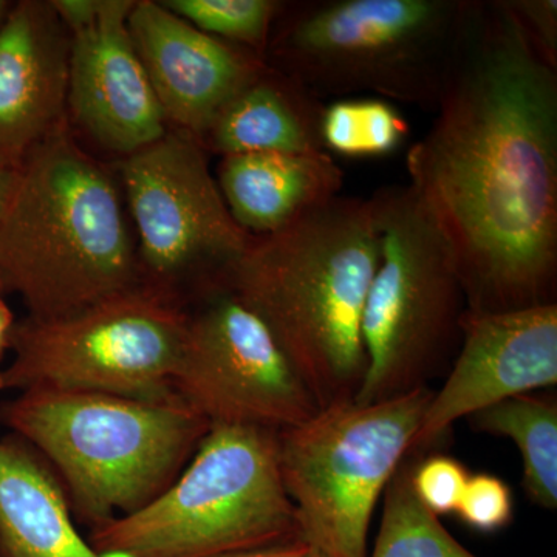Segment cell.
<instances>
[{
	"label": "cell",
	"instance_id": "5b68a950",
	"mask_svg": "<svg viewBox=\"0 0 557 557\" xmlns=\"http://www.w3.org/2000/svg\"><path fill=\"white\" fill-rule=\"evenodd\" d=\"M471 3L284 2L263 60L324 102L366 94L435 112Z\"/></svg>",
	"mask_w": 557,
	"mask_h": 557
},
{
	"label": "cell",
	"instance_id": "d6986e66",
	"mask_svg": "<svg viewBox=\"0 0 557 557\" xmlns=\"http://www.w3.org/2000/svg\"><path fill=\"white\" fill-rule=\"evenodd\" d=\"M472 429L518 445L523 490L537 507H557V403L549 395H516L472 413Z\"/></svg>",
	"mask_w": 557,
	"mask_h": 557
},
{
	"label": "cell",
	"instance_id": "484cf974",
	"mask_svg": "<svg viewBox=\"0 0 557 557\" xmlns=\"http://www.w3.org/2000/svg\"><path fill=\"white\" fill-rule=\"evenodd\" d=\"M310 545L298 541L285 542V544L270 545V547L245 549V552L226 553L214 557H306L310 552Z\"/></svg>",
	"mask_w": 557,
	"mask_h": 557
},
{
	"label": "cell",
	"instance_id": "5bb4252c",
	"mask_svg": "<svg viewBox=\"0 0 557 557\" xmlns=\"http://www.w3.org/2000/svg\"><path fill=\"white\" fill-rule=\"evenodd\" d=\"M127 24L164 116L199 141L267 67L259 54L212 38L161 2H134Z\"/></svg>",
	"mask_w": 557,
	"mask_h": 557
},
{
	"label": "cell",
	"instance_id": "277c9868",
	"mask_svg": "<svg viewBox=\"0 0 557 557\" xmlns=\"http://www.w3.org/2000/svg\"><path fill=\"white\" fill-rule=\"evenodd\" d=\"M0 418L54 468L73 508L94 528L159 496L211 428L178 397L50 388L16 394Z\"/></svg>",
	"mask_w": 557,
	"mask_h": 557
},
{
	"label": "cell",
	"instance_id": "e0dca14e",
	"mask_svg": "<svg viewBox=\"0 0 557 557\" xmlns=\"http://www.w3.org/2000/svg\"><path fill=\"white\" fill-rule=\"evenodd\" d=\"M0 557H101L79 536L58 475L16 435L0 440Z\"/></svg>",
	"mask_w": 557,
	"mask_h": 557
},
{
	"label": "cell",
	"instance_id": "4fadbf2b",
	"mask_svg": "<svg viewBox=\"0 0 557 557\" xmlns=\"http://www.w3.org/2000/svg\"><path fill=\"white\" fill-rule=\"evenodd\" d=\"M556 383L557 302L491 313L467 310L460 347L410 453L426 449L461 418Z\"/></svg>",
	"mask_w": 557,
	"mask_h": 557
},
{
	"label": "cell",
	"instance_id": "f546056e",
	"mask_svg": "<svg viewBox=\"0 0 557 557\" xmlns=\"http://www.w3.org/2000/svg\"><path fill=\"white\" fill-rule=\"evenodd\" d=\"M306 557H325V555H322V553L317 548H310V552L307 553Z\"/></svg>",
	"mask_w": 557,
	"mask_h": 557
},
{
	"label": "cell",
	"instance_id": "8fae6325",
	"mask_svg": "<svg viewBox=\"0 0 557 557\" xmlns=\"http://www.w3.org/2000/svg\"><path fill=\"white\" fill-rule=\"evenodd\" d=\"M121 178L152 276L203 273L215 285L247 248L251 236L231 218L208 150L193 135L166 132L124 157Z\"/></svg>",
	"mask_w": 557,
	"mask_h": 557
},
{
	"label": "cell",
	"instance_id": "7402d4cb",
	"mask_svg": "<svg viewBox=\"0 0 557 557\" xmlns=\"http://www.w3.org/2000/svg\"><path fill=\"white\" fill-rule=\"evenodd\" d=\"M193 27L265 57L284 2L276 0H166L161 2Z\"/></svg>",
	"mask_w": 557,
	"mask_h": 557
},
{
	"label": "cell",
	"instance_id": "2e32d148",
	"mask_svg": "<svg viewBox=\"0 0 557 557\" xmlns=\"http://www.w3.org/2000/svg\"><path fill=\"white\" fill-rule=\"evenodd\" d=\"M218 185L234 222L262 237L341 196L344 172L327 152L244 153L223 157Z\"/></svg>",
	"mask_w": 557,
	"mask_h": 557
},
{
	"label": "cell",
	"instance_id": "7c38bea8",
	"mask_svg": "<svg viewBox=\"0 0 557 557\" xmlns=\"http://www.w3.org/2000/svg\"><path fill=\"white\" fill-rule=\"evenodd\" d=\"M70 36L67 108L102 148L127 157L166 134L129 32L132 0H53Z\"/></svg>",
	"mask_w": 557,
	"mask_h": 557
},
{
	"label": "cell",
	"instance_id": "3957f363",
	"mask_svg": "<svg viewBox=\"0 0 557 557\" xmlns=\"http://www.w3.org/2000/svg\"><path fill=\"white\" fill-rule=\"evenodd\" d=\"M119 185L65 124L25 157L0 218V288L35 321L65 318L138 285Z\"/></svg>",
	"mask_w": 557,
	"mask_h": 557
},
{
	"label": "cell",
	"instance_id": "cb8c5ba5",
	"mask_svg": "<svg viewBox=\"0 0 557 557\" xmlns=\"http://www.w3.org/2000/svg\"><path fill=\"white\" fill-rule=\"evenodd\" d=\"M456 512L472 530L494 533L511 522V491L496 475H469Z\"/></svg>",
	"mask_w": 557,
	"mask_h": 557
},
{
	"label": "cell",
	"instance_id": "8992f818",
	"mask_svg": "<svg viewBox=\"0 0 557 557\" xmlns=\"http://www.w3.org/2000/svg\"><path fill=\"white\" fill-rule=\"evenodd\" d=\"M298 539L277 432L211 426L166 490L95 527L90 545L101 557H214Z\"/></svg>",
	"mask_w": 557,
	"mask_h": 557
},
{
	"label": "cell",
	"instance_id": "7a4b0ae2",
	"mask_svg": "<svg viewBox=\"0 0 557 557\" xmlns=\"http://www.w3.org/2000/svg\"><path fill=\"white\" fill-rule=\"evenodd\" d=\"M380 259L372 199L338 196L287 228L249 237L218 284L262 319L322 409L361 388L362 313Z\"/></svg>",
	"mask_w": 557,
	"mask_h": 557
},
{
	"label": "cell",
	"instance_id": "9c48e42d",
	"mask_svg": "<svg viewBox=\"0 0 557 557\" xmlns=\"http://www.w3.org/2000/svg\"><path fill=\"white\" fill-rule=\"evenodd\" d=\"M188 318L163 293L134 288L70 317L14 325L0 391L33 388L168 399Z\"/></svg>",
	"mask_w": 557,
	"mask_h": 557
},
{
	"label": "cell",
	"instance_id": "d4e9b609",
	"mask_svg": "<svg viewBox=\"0 0 557 557\" xmlns=\"http://www.w3.org/2000/svg\"><path fill=\"white\" fill-rule=\"evenodd\" d=\"M531 47L557 69V0H505Z\"/></svg>",
	"mask_w": 557,
	"mask_h": 557
},
{
	"label": "cell",
	"instance_id": "ffe728a7",
	"mask_svg": "<svg viewBox=\"0 0 557 557\" xmlns=\"http://www.w3.org/2000/svg\"><path fill=\"white\" fill-rule=\"evenodd\" d=\"M416 453L406 456L384 491L383 518L370 557H478L450 536L412 487Z\"/></svg>",
	"mask_w": 557,
	"mask_h": 557
},
{
	"label": "cell",
	"instance_id": "9a60e30c",
	"mask_svg": "<svg viewBox=\"0 0 557 557\" xmlns=\"http://www.w3.org/2000/svg\"><path fill=\"white\" fill-rule=\"evenodd\" d=\"M69 50L51 2L24 0L0 24V168L16 170L65 124Z\"/></svg>",
	"mask_w": 557,
	"mask_h": 557
},
{
	"label": "cell",
	"instance_id": "30bf717a",
	"mask_svg": "<svg viewBox=\"0 0 557 557\" xmlns=\"http://www.w3.org/2000/svg\"><path fill=\"white\" fill-rule=\"evenodd\" d=\"M188 318L174 392L209 426L278 432L309 420L319 405L262 319L215 284Z\"/></svg>",
	"mask_w": 557,
	"mask_h": 557
},
{
	"label": "cell",
	"instance_id": "6da1fadb",
	"mask_svg": "<svg viewBox=\"0 0 557 557\" xmlns=\"http://www.w3.org/2000/svg\"><path fill=\"white\" fill-rule=\"evenodd\" d=\"M434 123L406 157L478 313L556 302L557 69L505 0H472Z\"/></svg>",
	"mask_w": 557,
	"mask_h": 557
},
{
	"label": "cell",
	"instance_id": "ac0fdd59",
	"mask_svg": "<svg viewBox=\"0 0 557 557\" xmlns=\"http://www.w3.org/2000/svg\"><path fill=\"white\" fill-rule=\"evenodd\" d=\"M325 102L281 70L267 67L223 108L200 138L208 152H325L321 124Z\"/></svg>",
	"mask_w": 557,
	"mask_h": 557
},
{
	"label": "cell",
	"instance_id": "83f0119b",
	"mask_svg": "<svg viewBox=\"0 0 557 557\" xmlns=\"http://www.w3.org/2000/svg\"><path fill=\"white\" fill-rule=\"evenodd\" d=\"M14 172H16V170L0 168V218H2L3 209H5L7 201H9L11 188H13Z\"/></svg>",
	"mask_w": 557,
	"mask_h": 557
},
{
	"label": "cell",
	"instance_id": "ba28073f",
	"mask_svg": "<svg viewBox=\"0 0 557 557\" xmlns=\"http://www.w3.org/2000/svg\"><path fill=\"white\" fill-rule=\"evenodd\" d=\"M434 391L319 409L277 432L282 482L300 539L325 557H368L370 520L381 494L412 450Z\"/></svg>",
	"mask_w": 557,
	"mask_h": 557
},
{
	"label": "cell",
	"instance_id": "4316f807",
	"mask_svg": "<svg viewBox=\"0 0 557 557\" xmlns=\"http://www.w3.org/2000/svg\"><path fill=\"white\" fill-rule=\"evenodd\" d=\"M13 329V314H11L9 307L0 300V358H2L3 351L10 347Z\"/></svg>",
	"mask_w": 557,
	"mask_h": 557
},
{
	"label": "cell",
	"instance_id": "44dd1931",
	"mask_svg": "<svg viewBox=\"0 0 557 557\" xmlns=\"http://www.w3.org/2000/svg\"><path fill=\"white\" fill-rule=\"evenodd\" d=\"M410 127L394 102L351 97L325 102L321 137L325 152L344 159H383L408 141Z\"/></svg>",
	"mask_w": 557,
	"mask_h": 557
},
{
	"label": "cell",
	"instance_id": "52a82bcc",
	"mask_svg": "<svg viewBox=\"0 0 557 557\" xmlns=\"http://www.w3.org/2000/svg\"><path fill=\"white\" fill-rule=\"evenodd\" d=\"M370 199L381 259L362 313L368 369L354 399L359 405L428 387L453 364L468 310L456 256L416 190L386 186Z\"/></svg>",
	"mask_w": 557,
	"mask_h": 557
},
{
	"label": "cell",
	"instance_id": "603a6c76",
	"mask_svg": "<svg viewBox=\"0 0 557 557\" xmlns=\"http://www.w3.org/2000/svg\"><path fill=\"white\" fill-rule=\"evenodd\" d=\"M469 474L467 468L448 456L417 457L412 469L413 493L432 515L456 512Z\"/></svg>",
	"mask_w": 557,
	"mask_h": 557
},
{
	"label": "cell",
	"instance_id": "f1b7e54d",
	"mask_svg": "<svg viewBox=\"0 0 557 557\" xmlns=\"http://www.w3.org/2000/svg\"><path fill=\"white\" fill-rule=\"evenodd\" d=\"M11 7L9 2H3L0 0V24H2L3 20H5L7 13H9Z\"/></svg>",
	"mask_w": 557,
	"mask_h": 557
}]
</instances>
